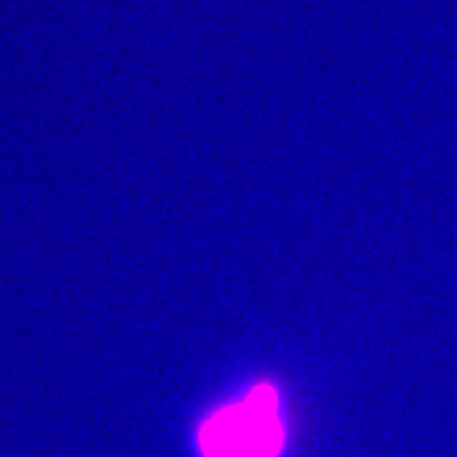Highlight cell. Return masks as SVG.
<instances>
[{
    "mask_svg": "<svg viewBox=\"0 0 457 457\" xmlns=\"http://www.w3.org/2000/svg\"><path fill=\"white\" fill-rule=\"evenodd\" d=\"M204 457H278L284 447V421L278 392L259 386L225 404L202 424Z\"/></svg>",
    "mask_w": 457,
    "mask_h": 457,
    "instance_id": "6da1fadb",
    "label": "cell"
}]
</instances>
